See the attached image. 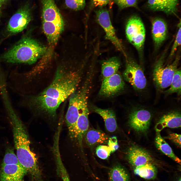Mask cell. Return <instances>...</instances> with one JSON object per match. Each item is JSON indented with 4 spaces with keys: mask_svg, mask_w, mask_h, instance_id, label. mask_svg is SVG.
Segmentation results:
<instances>
[{
    "mask_svg": "<svg viewBox=\"0 0 181 181\" xmlns=\"http://www.w3.org/2000/svg\"><path fill=\"white\" fill-rule=\"evenodd\" d=\"M41 2L42 18L56 17L61 16L54 0H42Z\"/></svg>",
    "mask_w": 181,
    "mask_h": 181,
    "instance_id": "7402d4cb",
    "label": "cell"
},
{
    "mask_svg": "<svg viewBox=\"0 0 181 181\" xmlns=\"http://www.w3.org/2000/svg\"><path fill=\"white\" fill-rule=\"evenodd\" d=\"M126 38L139 52H143L145 40L146 31L144 24L141 18L137 16L130 17L126 25Z\"/></svg>",
    "mask_w": 181,
    "mask_h": 181,
    "instance_id": "8992f818",
    "label": "cell"
},
{
    "mask_svg": "<svg viewBox=\"0 0 181 181\" xmlns=\"http://www.w3.org/2000/svg\"><path fill=\"white\" fill-rule=\"evenodd\" d=\"M109 175L110 181H130L126 171L120 166L113 167L110 170Z\"/></svg>",
    "mask_w": 181,
    "mask_h": 181,
    "instance_id": "603a6c76",
    "label": "cell"
},
{
    "mask_svg": "<svg viewBox=\"0 0 181 181\" xmlns=\"http://www.w3.org/2000/svg\"><path fill=\"white\" fill-rule=\"evenodd\" d=\"M30 10L26 5L20 8L11 18L6 31L8 36L21 32L27 27L31 20Z\"/></svg>",
    "mask_w": 181,
    "mask_h": 181,
    "instance_id": "9c48e42d",
    "label": "cell"
},
{
    "mask_svg": "<svg viewBox=\"0 0 181 181\" xmlns=\"http://www.w3.org/2000/svg\"><path fill=\"white\" fill-rule=\"evenodd\" d=\"M156 167L151 163H146L135 168L134 173L143 178L151 179H155L157 174Z\"/></svg>",
    "mask_w": 181,
    "mask_h": 181,
    "instance_id": "44dd1931",
    "label": "cell"
},
{
    "mask_svg": "<svg viewBox=\"0 0 181 181\" xmlns=\"http://www.w3.org/2000/svg\"><path fill=\"white\" fill-rule=\"evenodd\" d=\"M7 77H8V76H7ZM7 86H8L7 87H8V88H9V87H8V84H7ZM25 92H24V93H21V94H17V93H16V94H17L18 95H19V94H20V95L23 94H24L25 93Z\"/></svg>",
    "mask_w": 181,
    "mask_h": 181,
    "instance_id": "8d00e7d4",
    "label": "cell"
},
{
    "mask_svg": "<svg viewBox=\"0 0 181 181\" xmlns=\"http://www.w3.org/2000/svg\"><path fill=\"white\" fill-rule=\"evenodd\" d=\"M57 165L63 181H70L69 175L62 162H58Z\"/></svg>",
    "mask_w": 181,
    "mask_h": 181,
    "instance_id": "1f68e13d",
    "label": "cell"
},
{
    "mask_svg": "<svg viewBox=\"0 0 181 181\" xmlns=\"http://www.w3.org/2000/svg\"><path fill=\"white\" fill-rule=\"evenodd\" d=\"M96 153L99 158L103 159H105L110 156L111 153V150L108 146L101 145L97 148Z\"/></svg>",
    "mask_w": 181,
    "mask_h": 181,
    "instance_id": "83f0119b",
    "label": "cell"
},
{
    "mask_svg": "<svg viewBox=\"0 0 181 181\" xmlns=\"http://www.w3.org/2000/svg\"><path fill=\"white\" fill-rule=\"evenodd\" d=\"M66 6L74 10L83 9L85 5V0H65Z\"/></svg>",
    "mask_w": 181,
    "mask_h": 181,
    "instance_id": "4316f807",
    "label": "cell"
},
{
    "mask_svg": "<svg viewBox=\"0 0 181 181\" xmlns=\"http://www.w3.org/2000/svg\"><path fill=\"white\" fill-rule=\"evenodd\" d=\"M181 73L180 69H177L174 75L170 88L164 92L166 94L169 95L176 93L179 96L180 95Z\"/></svg>",
    "mask_w": 181,
    "mask_h": 181,
    "instance_id": "cb8c5ba5",
    "label": "cell"
},
{
    "mask_svg": "<svg viewBox=\"0 0 181 181\" xmlns=\"http://www.w3.org/2000/svg\"><path fill=\"white\" fill-rule=\"evenodd\" d=\"M170 14H175L177 10L178 0H167Z\"/></svg>",
    "mask_w": 181,
    "mask_h": 181,
    "instance_id": "e575fe53",
    "label": "cell"
},
{
    "mask_svg": "<svg viewBox=\"0 0 181 181\" xmlns=\"http://www.w3.org/2000/svg\"><path fill=\"white\" fill-rule=\"evenodd\" d=\"M93 111L101 116L103 119L107 130L112 132L116 129L117 125L115 114L110 109H103L95 106H92Z\"/></svg>",
    "mask_w": 181,
    "mask_h": 181,
    "instance_id": "e0dca14e",
    "label": "cell"
},
{
    "mask_svg": "<svg viewBox=\"0 0 181 181\" xmlns=\"http://www.w3.org/2000/svg\"><path fill=\"white\" fill-rule=\"evenodd\" d=\"M148 5L149 8L153 11L170 14L167 0H148Z\"/></svg>",
    "mask_w": 181,
    "mask_h": 181,
    "instance_id": "d4e9b609",
    "label": "cell"
},
{
    "mask_svg": "<svg viewBox=\"0 0 181 181\" xmlns=\"http://www.w3.org/2000/svg\"><path fill=\"white\" fill-rule=\"evenodd\" d=\"M84 136L86 144L90 147L98 144L107 143L109 138L102 131L94 129L88 130Z\"/></svg>",
    "mask_w": 181,
    "mask_h": 181,
    "instance_id": "d6986e66",
    "label": "cell"
},
{
    "mask_svg": "<svg viewBox=\"0 0 181 181\" xmlns=\"http://www.w3.org/2000/svg\"><path fill=\"white\" fill-rule=\"evenodd\" d=\"M166 138L172 141L179 147H181V135L175 133H170Z\"/></svg>",
    "mask_w": 181,
    "mask_h": 181,
    "instance_id": "836d02e7",
    "label": "cell"
},
{
    "mask_svg": "<svg viewBox=\"0 0 181 181\" xmlns=\"http://www.w3.org/2000/svg\"><path fill=\"white\" fill-rule=\"evenodd\" d=\"M126 155L129 162L135 168L151 163L153 161L151 156L147 151L136 146H132L129 148Z\"/></svg>",
    "mask_w": 181,
    "mask_h": 181,
    "instance_id": "5bb4252c",
    "label": "cell"
},
{
    "mask_svg": "<svg viewBox=\"0 0 181 181\" xmlns=\"http://www.w3.org/2000/svg\"><path fill=\"white\" fill-rule=\"evenodd\" d=\"M7 0H0V2L2 3L6 1Z\"/></svg>",
    "mask_w": 181,
    "mask_h": 181,
    "instance_id": "74e56055",
    "label": "cell"
},
{
    "mask_svg": "<svg viewBox=\"0 0 181 181\" xmlns=\"http://www.w3.org/2000/svg\"><path fill=\"white\" fill-rule=\"evenodd\" d=\"M113 2V0H91L90 4L93 7L101 8L107 5H110L111 7Z\"/></svg>",
    "mask_w": 181,
    "mask_h": 181,
    "instance_id": "4dcf8cb0",
    "label": "cell"
},
{
    "mask_svg": "<svg viewBox=\"0 0 181 181\" xmlns=\"http://www.w3.org/2000/svg\"><path fill=\"white\" fill-rule=\"evenodd\" d=\"M178 29L172 47L170 54V57H172L174 54L177 48L181 44V22L178 25Z\"/></svg>",
    "mask_w": 181,
    "mask_h": 181,
    "instance_id": "f546056e",
    "label": "cell"
},
{
    "mask_svg": "<svg viewBox=\"0 0 181 181\" xmlns=\"http://www.w3.org/2000/svg\"><path fill=\"white\" fill-rule=\"evenodd\" d=\"M177 181H181V177H180Z\"/></svg>",
    "mask_w": 181,
    "mask_h": 181,
    "instance_id": "f35d334b",
    "label": "cell"
},
{
    "mask_svg": "<svg viewBox=\"0 0 181 181\" xmlns=\"http://www.w3.org/2000/svg\"><path fill=\"white\" fill-rule=\"evenodd\" d=\"M3 105L12 128L14 143L19 161L27 172L36 180L41 178L36 155L31 150L30 142L26 127L15 111L11 101Z\"/></svg>",
    "mask_w": 181,
    "mask_h": 181,
    "instance_id": "6da1fadb",
    "label": "cell"
},
{
    "mask_svg": "<svg viewBox=\"0 0 181 181\" xmlns=\"http://www.w3.org/2000/svg\"><path fill=\"white\" fill-rule=\"evenodd\" d=\"M73 66L66 64L59 66L52 82L39 94L54 105H60L77 89L81 80V68Z\"/></svg>",
    "mask_w": 181,
    "mask_h": 181,
    "instance_id": "7a4b0ae2",
    "label": "cell"
},
{
    "mask_svg": "<svg viewBox=\"0 0 181 181\" xmlns=\"http://www.w3.org/2000/svg\"><path fill=\"white\" fill-rule=\"evenodd\" d=\"M181 114L177 111H173L164 115L156 125L157 132H160L165 127L175 128L181 127Z\"/></svg>",
    "mask_w": 181,
    "mask_h": 181,
    "instance_id": "2e32d148",
    "label": "cell"
},
{
    "mask_svg": "<svg viewBox=\"0 0 181 181\" xmlns=\"http://www.w3.org/2000/svg\"><path fill=\"white\" fill-rule=\"evenodd\" d=\"M2 3L0 2V18L1 16L2 12H1V7Z\"/></svg>",
    "mask_w": 181,
    "mask_h": 181,
    "instance_id": "d590c367",
    "label": "cell"
},
{
    "mask_svg": "<svg viewBox=\"0 0 181 181\" xmlns=\"http://www.w3.org/2000/svg\"><path fill=\"white\" fill-rule=\"evenodd\" d=\"M151 117V114L148 110L141 108L135 109L129 114V124L135 131L145 132L149 129Z\"/></svg>",
    "mask_w": 181,
    "mask_h": 181,
    "instance_id": "8fae6325",
    "label": "cell"
},
{
    "mask_svg": "<svg viewBox=\"0 0 181 181\" xmlns=\"http://www.w3.org/2000/svg\"><path fill=\"white\" fill-rule=\"evenodd\" d=\"M164 56L163 55L156 63L153 73L155 85L158 89L160 90L170 86L174 75L178 69L179 60V56L177 57L172 62L166 65L164 63Z\"/></svg>",
    "mask_w": 181,
    "mask_h": 181,
    "instance_id": "5b68a950",
    "label": "cell"
},
{
    "mask_svg": "<svg viewBox=\"0 0 181 181\" xmlns=\"http://www.w3.org/2000/svg\"><path fill=\"white\" fill-rule=\"evenodd\" d=\"M95 13L97 21L105 33V38L109 40L117 50L124 53L122 44L117 36L108 11L102 7L96 11Z\"/></svg>",
    "mask_w": 181,
    "mask_h": 181,
    "instance_id": "ba28073f",
    "label": "cell"
},
{
    "mask_svg": "<svg viewBox=\"0 0 181 181\" xmlns=\"http://www.w3.org/2000/svg\"><path fill=\"white\" fill-rule=\"evenodd\" d=\"M125 69L123 76L124 79L138 91H141L146 88L147 80L141 66L130 58H126Z\"/></svg>",
    "mask_w": 181,
    "mask_h": 181,
    "instance_id": "52a82bcc",
    "label": "cell"
},
{
    "mask_svg": "<svg viewBox=\"0 0 181 181\" xmlns=\"http://www.w3.org/2000/svg\"><path fill=\"white\" fill-rule=\"evenodd\" d=\"M155 144L157 149L162 152L180 164V159L174 154L169 145L161 137L160 132H157L155 139Z\"/></svg>",
    "mask_w": 181,
    "mask_h": 181,
    "instance_id": "ffe728a7",
    "label": "cell"
},
{
    "mask_svg": "<svg viewBox=\"0 0 181 181\" xmlns=\"http://www.w3.org/2000/svg\"><path fill=\"white\" fill-rule=\"evenodd\" d=\"M90 78L87 77L82 86L69 97L68 108L65 121L70 137L79 117L83 98L89 91Z\"/></svg>",
    "mask_w": 181,
    "mask_h": 181,
    "instance_id": "277c9868",
    "label": "cell"
},
{
    "mask_svg": "<svg viewBox=\"0 0 181 181\" xmlns=\"http://www.w3.org/2000/svg\"><path fill=\"white\" fill-rule=\"evenodd\" d=\"M10 164L21 165L13 149L8 146L6 149L2 165Z\"/></svg>",
    "mask_w": 181,
    "mask_h": 181,
    "instance_id": "484cf974",
    "label": "cell"
},
{
    "mask_svg": "<svg viewBox=\"0 0 181 181\" xmlns=\"http://www.w3.org/2000/svg\"><path fill=\"white\" fill-rule=\"evenodd\" d=\"M108 146L111 149V153L116 151L118 148L119 146L117 142V137L113 136L109 138L108 142Z\"/></svg>",
    "mask_w": 181,
    "mask_h": 181,
    "instance_id": "d6a6232c",
    "label": "cell"
},
{
    "mask_svg": "<svg viewBox=\"0 0 181 181\" xmlns=\"http://www.w3.org/2000/svg\"><path fill=\"white\" fill-rule=\"evenodd\" d=\"M47 48L30 36H24L6 52L0 55V62L32 64L46 53Z\"/></svg>",
    "mask_w": 181,
    "mask_h": 181,
    "instance_id": "3957f363",
    "label": "cell"
},
{
    "mask_svg": "<svg viewBox=\"0 0 181 181\" xmlns=\"http://www.w3.org/2000/svg\"><path fill=\"white\" fill-rule=\"evenodd\" d=\"M113 1L121 9L137 6V0H113Z\"/></svg>",
    "mask_w": 181,
    "mask_h": 181,
    "instance_id": "f1b7e54d",
    "label": "cell"
},
{
    "mask_svg": "<svg viewBox=\"0 0 181 181\" xmlns=\"http://www.w3.org/2000/svg\"><path fill=\"white\" fill-rule=\"evenodd\" d=\"M26 170L21 165H2L0 181H23Z\"/></svg>",
    "mask_w": 181,
    "mask_h": 181,
    "instance_id": "4fadbf2b",
    "label": "cell"
},
{
    "mask_svg": "<svg viewBox=\"0 0 181 181\" xmlns=\"http://www.w3.org/2000/svg\"><path fill=\"white\" fill-rule=\"evenodd\" d=\"M167 26L163 19L156 18L152 22V33L155 47L158 48L165 40L167 34Z\"/></svg>",
    "mask_w": 181,
    "mask_h": 181,
    "instance_id": "9a60e30c",
    "label": "cell"
},
{
    "mask_svg": "<svg viewBox=\"0 0 181 181\" xmlns=\"http://www.w3.org/2000/svg\"><path fill=\"white\" fill-rule=\"evenodd\" d=\"M88 98V96L86 95L83 99L79 117L70 137L71 139L76 140L80 146L82 145L83 139L88 130L89 126Z\"/></svg>",
    "mask_w": 181,
    "mask_h": 181,
    "instance_id": "30bf717a",
    "label": "cell"
},
{
    "mask_svg": "<svg viewBox=\"0 0 181 181\" xmlns=\"http://www.w3.org/2000/svg\"><path fill=\"white\" fill-rule=\"evenodd\" d=\"M125 85L122 76L118 72L103 79L99 94L102 97L111 96L123 90Z\"/></svg>",
    "mask_w": 181,
    "mask_h": 181,
    "instance_id": "7c38bea8",
    "label": "cell"
},
{
    "mask_svg": "<svg viewBox=\"0 0 181 181\" xmlns=\"http://www.w3.org/2000/svg\"><path fill=\"white\" fill-rule=\"evenodd\" d=\"M101 64V74L103 79L117 72L121 62L117 57H113L103 61Z\"/></svg>",
    "mask_w": 181,
    "mask_h": 181,
    "instance_id": "ac0fdd59",
    "label": "cell"
}]
</instances>
